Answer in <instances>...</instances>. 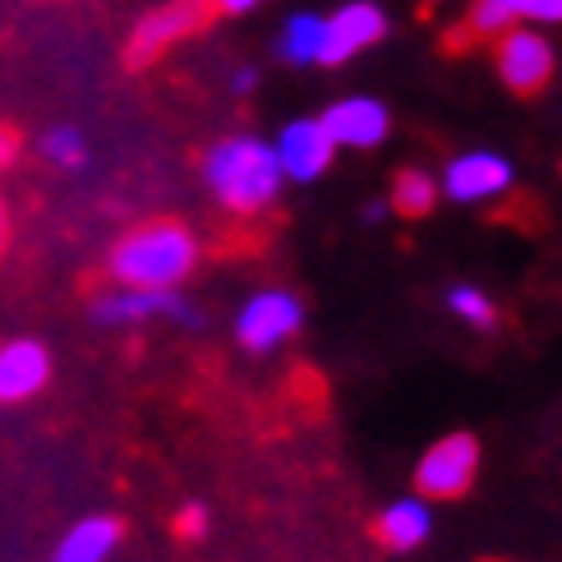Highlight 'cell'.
Listing matches in <instances>:
<instances>
[{"label":"cell","instance_id":"obj_20","mask_svg":"<svg viewBox=\"0 0 562 562\" xmlns=\"http://www.w3.org/2000/svg\"><path fill=\"white\" fill-rule=\"evenodd\" d=\"M512 14H517L526 29H540V23H562V0H512Z\"/></svg>","mask_w":562,"mask_h":562},{"label":"cell","instance_id":"obj_23","mask_svg":"<svg viewBox=\"0 0 562 562\" xmlns=\"http://www.w3.org/2000/svg\"><path fill=\"white\" fill-rule=\"evenodd\" d=\"M254 79H259L254 69H240V75L231 79V92H236V98H245V92H254Z\"/></svg>","mask_w":562,"mask_h":562},{"label":"cell","instance_id":"obj_19","mask_svg":"<svg viewBox=\"0 0 562 562\" xmlns=\"http://www.w3.org/2000/svg\"><path fill=\"white\" fill-rule=\"evenodd\" d=\"M42 153L56 161V167H65V171H79L83 167V134L79 130H69V125H56L52 134L42 138Z\"/></svg>","mask_w":562,"mask_h":562},{"label":"cell","instance_id":"obj_7","mask_svg":"<svg viewBox=\"0 0 562 562\" xmlns=\"http://www.w3.org/2000/svg\"><path fill=\"white\" fill-rule=\"evenodd\" d=\"M494 60L512 92H540L553 79V46L540 29H507L498 37Z\"/></svg>","mask_w":562,"mask_h":562},{"label":"cell","instance_id":"obj_16","mask_svg":"<svg viewBox=\"0 0 562 562\" xmlns=\"http://www.w3.org/2000/svg\"><path fill=\"white\" fill-rule=\"evenodd\" d=\"M434 203H438V180H434V176L415 171V167H411V171H396L392 194H387V207H392L396 217H406V222L429 217Z\"/></svg>","mask_w":562,"mask_h":562},{"label":"cell","instance_id":"obj_22","mask_svg":"<svg viewBox=\"0 0 562 562\" xmlns=\"http://www.w3.org/2000/svg\"><path fill=\"white\" fill-rule=\"evenodd\" d=\"M259 0H207V10H217V14H249Z\"/></svg>","mask_w":562,"mask_h":562},{"label":"cell","instance_id":"obj_18","mask_svg":"<svg viewBox=\"0 0 562 562\" xmlns=\"http://www.w3.org/2000/svg\"><path fill=\"white\" fill-rule=\"evenodd\" d=\"M507 29H517L512 0H471V33H480V37H503Z\"/></svg>","mask_w":562,"mask_h":562},{"label":"cell","instance_id":"obj_2","mask_svg":"<svg viewBox=\"0 0 562 562\" xmlns=\"http://www.w3.org/2000/svg\"><path fill=\"white\" fill-rule=\"evenodd\" d=\"M203 180L231 213H263L286 176L277 167L272 144H263V138H254V134H236V138H222V144L207 148Z\"/></svg>","mask_w":562,"mask_h":562},{"label":"cell","instance_id":"obj_17","mask_svg":"<svg viewBox=\"0 0 562 562\" xmlns=\"http://www.w3.org/2000/svg\"><path fill=\"white\" fill-rule=\"evenodd\" d=\"M448 310H452V314H457L465 327H480V333H488V327L498 323L494 300H488L480 286H465V281H461V286H452V291H448Z\"/></svg>","mask_w":562,"mask_h":562},{"label":"cell","instance_id":"obj_1","mask_svg":"<svg viewBox=\"0 0 562 562\" xmlns=\"http://www.w3.org/2000/svg\"><path fill=\"white\" fill-rule=\"evenodd\" d=\"M199 263V240L180 222H148L111 249V277L130 291H176Z\"/></svg>","mask_w":562,"mask_h":562},{"label":"cell","instance_id":"obj_24","mask_svg":"<svg viewBox=\"0 0 562 562\" xmlns=\"http://www.w3.org/2000/svg\"><path fill=\"white\" fill-rule=\"evenodd\" d=\"M14 148H19V144H14V134H10V130H0V167H10Z\"/></svg>","mask_w":562,"mask_h":562},{"label":"cell","instance_id":"obj_12","mask_svg":"<svg viewBox=\"0 0 562 562\" xmlns=\"http://www.w3.org/2000/svg\"><path fill=\"white\" fill-rule=\"evenodd\" d=\"M52 379V356L33 337H14L0 346V406L29 402Z\"/></svg>","mask_w":562,"mask_h":562},{"label":"cell","instance_id":"obj_13","mask_svg":"<svg viewBox=\"0 0 562 562\" xmlns=\"http://www.w3.org/2000/svg\"><path fill=\"white\" fill-rule=\"evenodd\" d=\"M429 530H434V517H429V507L425 498H396L379 512V521H373V535H379V544L392 549V553H411L429 540Z\"/></svg>","mask_w":562,"mask_h":562},{"label":"cell","instance_id":"obj_21","mask_svg":"<svg viewBox=\"0 0 562 562\" xmlns=\"http://www.w3.org/2000/svg\"><path fill=\"white\" fill-rule=\"evenodd\" d=\"M176 530L184 535V540H203V535H207V507H199V503L180 507V517H176Z\"/></svg>","mask_w":562,"mask_h":562},{"label":"cell","instance_id":"obj_6","mask_svg":"<svg viewBox=\"0 0 562 562\" xmlns=\"http://www.w3.org/2000/svg\"><path fill=\"white\" fill-rule=\"evenodd\" d=\"M512 190V161L503 153H461L448 161V171L438 180V194H448L452 203H484V199H498Z\"/></svg>","mask_w":562,"mask_h":562},{"label":"cell","instance_id":"obj_26","mask_svg":"<svg viewBox=\"0 0 562 562\" xmlns=\"http://www.w3.org/2000/svg\"><path fill=\"white\" fill-rule=\"evenodd\" d=\"M0 245H5V203H0Z\"/></svg>","mask_w":562,"mask_h":562},{"label":"cell","instance_id":"obj_4","mask_svg":"<svg viewBox=\"0 0 562 562\" xmlns=\"http://www.w3.org/2000/svg\"><path fill=\"white\" fill-rule=\"evenodd\" d=\"M207 23V0H171L153 14H144L134 23L130 33V46H125V60L138 69V65H153L161 52H171L176 42H184L190 33H199Z\"/></svg>","mask_w":562,"mask_h":562},{"label":"cell","instance_id":"obj_25","mask_svg":"<svg viewBox=\"0 0 562 562\" xmlns=\"http://www.w3.org/2000/svg\"><path fill=\"white\" fill-rule=\"evenodd\" d=\"M387 213H392V207H387V203H364V213H360V217H364V222L373 226V222H383Z\"/></svg>","mask_w":562,"mask_h":562},{"label":"cell","instance_id":"obj_8","mask_svg":"<svg viewBox=\"0 0 562 562\" xmlns=\"http://www.w3.org/2000/svg\"><path fill=\"white\" fill-rule=\"evenodd\" d=\"M383 33H387L383 5H373V0H350V5H341L333 19H327L318 65H346V60H356L360 52H369L373 42H383Z\"/></svg>","mask_w":562,"mask_h":562},{"label":"cell","instance_id":"obj_15","mask_svg":"<svg viewBox=\"0 0 562 562\" xmlns=\"http://www.w3.org/2000/svg\"><path fill=\"white\" fill-rule=\"evenodd\" d=\"M323 29H327L323 14H310V10L291 14L286 29H281V37H277V56L286 65H318V56H323Z\"/></svg>","mask_w":562,"mask_h":562},{"label":"cell","instance_id":"obj_5","mask_svg":"<svg viewBox=\"0 0 562 562\" xmlns=\"http://www.w3.org/2000/svg\"><path fill=\"white\" fill-rule=\"evenodd\" d=\"M304 323V310L300 300L286 295V291H259L245 300V310L236 318V337L245 350L254 356H263V350H277L281 341H291Z\"/></svg>","mask_w":562,"mask_h":562},{"label":"cell","instance_id":"obj_3","mask_svg":"<svg viewBox=\"0 0 562 562\" xmlns=\"http://www.w3.org/2000/svg\"><path fill=\"white\" fill-rule=\"evenodd\" d=\"M475 471H480L475 434H448L419 457L415 488H419V498H461L475 484Z\"/></svg>","mask_w":562,"mask_h":562},{"label":"cell","instance_id":"obj_9","mask_svg":"<svg viewBox=\"0 0 562 562\" xmlns=\"http://www.w3.org/2000/svg\"><path fill=\"white\" fill-rule=\"evenodd\" d=\"M277 167L286 180H300V184H310L318 180L327 167H333V157H337V144L327 138L323 121L318 115H310V121H291L286 130L277 134Z\"/></svg>","mask_w":562,"mask_h":562},{"label":"cell","instance_id":"obj_14","mask_svg":"<svg viewBox=\"0 0 562 562\" xmlns=\"http://www.w3.org/2000/svg\"><path fill=\"white\" fill-rule=\"evenodd\" d=\"M121 521L115 517H88L79 526L65 530V540L56 544V558L52 562H106L121 544Z\"/></svg>","mask_w":562,"mask_h":562},{"label":"cell","instance_id":"obj_11","mask_svg":"<svg viewBox=\"0 0 562 562\" xmlns=\"http://www.w3.org/2000/svg\"><path fill=\"white\" fill-rule=\"evenodd\" d=\"M318 121L337 148H379L392 130L387 106L373 102V98H341V102L327 106Z\"/></svg>","mask_w":562,"mask_h":562},{"label":"cell","instance_id":"obj_10","mask_svg":"<svg viewBox=\"0 0 562 562\" xmlns=\"http://www.w3.org/2000/svg\"><path fill=\"white\" fill-rule=\"evenodd\" d=\"M92 318L102 327H134V323H148V318H176V323H199V314L184 304L176 291H111L98 295L92 304Z\"/></svg>","mask_w":562,"mask_h":562}]
</instances>
